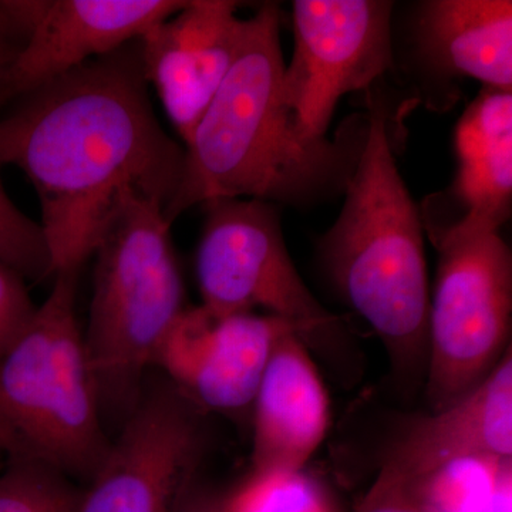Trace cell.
<instances>
[{"label":"cell","mask_w":512,"mask_h":512,"mask_svg":"<svg viewBox=\"0 0 512 512\" xmlns=\"http://www.w3.org/2000/svg\"><path fill=\"white\" fill-rule=\"evenodd\" d=\"M424 383L431 412L470 393L510 346L512 255L500 232L437 247Z\"/></svg>","instance_id":"obj_7"},{"label":"cell","mask_w":512,"mask_h":512,"mask_svg":"<svg viewBox=\"0 0 512 512\" xmlns=\"http://www.w3.org/2000/svg\"><path fill=\"white\" fill-rule=\"evenodd\" d=\"M80 272L49 296L0 356V470L30 464L89 483L110 441L77 318Z\"/></svg>","instance_id":"obj_4"},{"label":"cell","mask_w":512,"mask_h":512,"mask_svg":"<svg viewBox=\"0 0 512 512\" xmlns=\"http://www.w3.org/2000/svg\"><path fill=\"white\" fill-rule=\"evenodd\" d=\"M390 0H295L293 55L282 101L303 136L328 137L339 101L367 92L393 70Z\"/></svg>","instance_id":"obj_8"},{"label":"cell","mask_w":512,"mask_h":512,"mask_svg":"<svg viewBox=\"0 0 512 512\" xmlns=\"http://www.w3.org/2000/svg\"><path fill=\"white\" fill-rule=\"evenodd\" d=\"M2 168V165H0ZM0 261L26 281L53 279L52 256L39 222L13 204L0 178Z\"/></svg>","instance_id":"obj_19"},{"label":"cell","mask_w":512,"mask_h":512,"mask_svg":"<svg viewBox=\"0 0 512 512\" xmlns=\"http://www.w3.org/2000/svg\"><path fill=\"white\" fill-rule=\"evenodd\" d=\"M82 490L49 468L12 464L0 470V512H76Z\"/></svg>","instance_id":"obj_18"},{"label":"cell","mask_w":512,"mask_h":512,"mask_svg":"<svg viewBox=\"0 0 512 512\" xmlns=\"http://www.w3.org/2000/svg\"><path fill=\"white\" fill-rule=\"evenodd\" d=\"M252 409V473L303 470L328 433L329 399L311 350L292 330L275 343Z\"/></svg>","instance_id":"obj_16"},{"label":"cell","mask_w":512,"mask_h":512,"mask_svg":"<svg viewBox=\"0 0 512 512\" xmlns=\"http://www.w3.org/2000/svg\"><path fill=\"white\" fill-rule=\"evenodd\" d=\"M366 146L318 258L330 284L382 339L394 367L424 377L430 291L420 208L394 153L399 107L382 82L365 92Z\"/></svg>","instance_id":"obj_3"},{"label":"cell","mask_w":512,"mask_h":512,"mask_svg":"<svg viewBox=\"0 0 512 512\" xmlns=\"http://www.w3.org/2000/svg\"><path fill=\"white\" fill-rule=\"evenodd\" d=\"M237 10L228 0H191L140 39L148 86L184 144L241 49L245 19Z\"/></svg>","instance_id":"obj_15"},{"label":"cell","mask_w":512,"mask_h":512,"mask_svg":"<svg viewBox=\"0 0 512 512\" xmlns=\"http://www.w3.org/2000/svg\"><path fill=\"white\" fill-rule=\"evenodd\" d=\"M200 412L170 382L141 390L76 512H174L200 463Z\"/></svg>","instance_id":"obj_10"},{"label":"cell","mask_w":512,"mask_h":512,"mask_svg":"<svg viewBox=\"0 0 512 512\" xmlns=\"http://www.w3.org/2000/svg\"><path fill=\"white\" fill-rule=\"evenodd\" d=\"M457 171L420 208L434 248L453 239L500 232L512 208V90L484 87L454 133Z\"/></svg>","instance_id":"obj_14"},{"label":"cell","mask_w":512,"mask_h":512,"mask_svg":"<svg viewBox=\"0 0 512 512\" xmlns=\"http://www.w3.org/2000/svg\"><path fill=\"white\" fill-rule=\"evenodd\" d=\"M26 279L0 261V356L15 343L35 316Z\"/></svg>","instance_id":"obj_20"},{"label":"cell","mask_w":512,"mask_h":512,"mask_svg":"<svg viewBox=\"0 0 512 512\" xmlns=\"http://www.w3.org/2000/svg\"><path fill=\"white\" fill-rule=\"evenodd\" d=\"M222 512H336L315 478L303 470L251 473L222 497Z\"/></svg>","instance_id":"obj_17"},{"label":"cell","mask_w":512,"mask_h":512,"mask_svg":"<svg viewBox=\"0 0 512 512\" xmlns=\"http://www.w3.org/2000/svg\"><path fill=\"white\" fill-rule=\"evenodd\" d=\"M222 497L192 490V485L181 497L174 512H222Z\"/></svg>","instance_id":"obj_23"},{"label":"cell","mask_w":512,"mask_h":512,"mask_svg":"<svg viewBox=\"0 0 512 512\" xmlns=\"http://www.w3.org/2000/svg\"><path fill=\"white\" fill-rule=\"evenodd\" d=\"M353 512H427L406 500L362 501Z\"/></svg>","instance_id":"obj_24"},{"label":"cell","mask_w":512,"mask_h":512,"mask_svg":"<svg viewBox=\"0 0 512 512\" xmlns=\"http://www.w3.org/2000/svg\"><path fill=\"white\" fill-rule=\"evenodd\" d=\"M93 256L84 349L101 410L126 417L143 390L144 373L187 309L164 205L137 191L121 194Z\"/></svg>","instance_id":"obj_5"},{"label":"cell","mask_w":512,"mask_h":512,"mask_svg":"<svg viewBox=\"0 0 512 512\" xmlns=\"http://www.w3.org/2000/svg\"><path fill=\"white\" fill-rule=\"evenodd\" d=\"M393 73L413 100L446 113L466 80L512 90L510 0H420L392 16Z\"/></svg>","instance_id":"obj_9"},{"label":"cell","mask_w":512,"mask_h":512,"mask_svg":"<svg viewBox=\"0 0 512 512\" xmlns=\"http://www.w3.org/2000/svg\"><path fill=\"white\" fill-rule=\"evenodd\" d=\"M187 0H6L26 42L0 92V110L40 84L141 39Z\"/></svg>","instance_id":"obj_11"},{"label":"cell","mask_w":512,"mask_h":512,"mask_svg":"<svg viewBox=\"0 0 512 512\" xmlns=\"http://www.w3.org/2000/svg\"><path fill=\"white\" fill-rule=\"evenodd\" d=\"M474 457L511 460V348L466 396L400 431L362 501L400 500L441 468Z\"/></svg>","instance_id":"obj_13"},{"label":"cell","mask_w":512,"mask_h":512,"mask_svg":"<svg viewBox=\"0 0 512 512\" xmlns=\"http://www.w3.org/2000/svg\"><path fill=\"white\" fill-rule=\"evenodd\" d=\"M512 464L507 463L501 468L500 476L490 497H488L487 504H485L483 512H512Z\"/></svg>","instance_id":"obj_22"},{"label":"cell","mask_w":512,"mask_h":512,"mask_svg":"<svg viewBox=\"0 0 512 512\" xmlns=\"http://www.w3.org/2000/svg\"><path fill=\"white\" fill-rule=\"evenodd\" d=\"M202 207L195 254L201 306L215 315L264 311L285 322L309 350L335 352L345 340L343 325L293 264L281 208L254 198H221Z\"/></svg>","instance_id":"obj_6"},{"label":"cell","mask_w":512,"mask_h":512,"mask_svg":"<svg viewBox=\"0 0 512 512\" xmlns=\"http://www.w3.org/2000/svg\"><path fill=\"white\" fill-rule=\"evenodd\" d=\"M288 330L274 316L187 308L158 350L154 367L198 409L239 412L252 407L272 349Z\"/></svg>","instance_id":"obj_12"},{"label":"cell","mask_w":512,"mask_h":512,"mask_svg":"<svg viewBox=\"0 0 512 512\" xmlns=\"http://www.w3.org/2000/svg\"><path fill=\"white\" fill-rule=\"evenodd\" d=\"M8 106L0 116V165H15L35 187L53 276L82 271L124 192L154 198L164 210L173 200L184 147L157 119L140 39Z\"/></svg>","instance_id":"obj_1"},{"label":"cell","mask_w":512,"mask_h":512,"mask_svg":"<svg viewBox=\"0 0 512 512\" xmlns=\"http://www.w3.org/2000/svg\"><path fill=\"white\" fill-rule=\"evenodd\" d=\"M281 12L265 3L245 19L241 49L184 147V170L168 224L221 198H254L308 210L345 195L369 136L367 111L333 138L303 136L282 101Z\"/></svg>","instance_id":"obj_2"},{"label":"cell","mask_w":512,"mask_h":512,"mask_svg":"<svg viewBox=\"0 0 512 512\" xmlns=\"http://www.w3.org/2000/svg\"><path fill=\"white\" fill-rule=\"evenodd\" d=\"M25 42V29L10 12L6 0H0V92Z\"/></svg>","instance_id":"obj_21"}]
</instances>
